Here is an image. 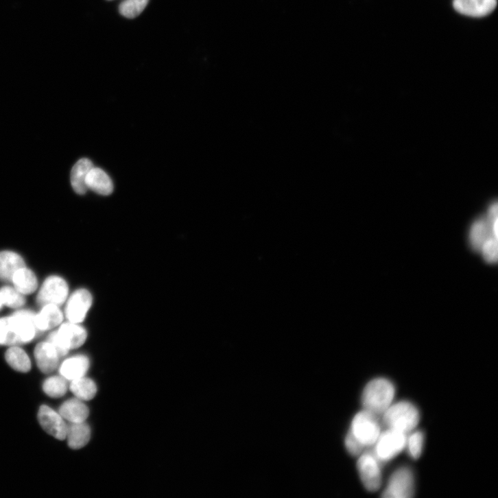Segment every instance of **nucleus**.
I'll use <instances>...</instances> for the list:
<instances>
[{
    "label": "nucleus",
    "mask_w": 498,
    "mask_h": 498,
    "mask_svg": "<svg viewBox=\"0 0 498 498\" xmlns=\"http://www.w3.org/2000/svg\"><path fill=\"white\" fill-rule=\"evenodd\" d=\"M86 186L96 193L108 196L112 193L114 185L110 176L102 169L94 167L90 171L87 179Z\"/></svg>",
    "instance_id": "18"
},
{
    "label": "nucleus",
    "mask_w": 498,
    "mask_h": 498,
    "mask_svg": "<svg viewBox=\"0 0 498 498\" xmlns=\"http://www.w3.org/2000/svg\"><path fill=\"white\" fill-rule=\"evenodd\" d=\"M93 163L87 158L78 161L73 166L71 172V185L74 192L78 195H84L88 191L86 179L93 168Z\"/></svg>",
    "instance_id": "15"
},
{
    "label": "nucleus",
    "mask_w": 498,
    "mask_h": 498,
    "mask_svg": "<svg viewBox=\"0 0 498 498\" xmlns=\"http://www.w3.org/2000/svg\"><path fill=\"white\" fill-rule=\"evenodd\" d=\"M46 394L52 398L63 396L67 391L66 379L62 377H51L45 381L43 386Z\"/></svg>",
    "instance_id": "27"
},
{
    "label": "nucleus",
    "mask_w": 498,
    "mask_h": 498,
    "mask_svg": "<svg viewBox=\"0 0 498 498\" xmlns=\"http://www.w3.org/2000/svg\"><path fill=\"white\" fill-rule=\"evenodd\" d=\"M406 434L392 429L381 434L375 444V456L379 461H388L406 446Z\"/></svg>",
    "instance_id": "6"
},
{
    "label": "nucleus",
    "mask_w": 498,
    "mask_h": 498,
    "mask_svg": "<svg viewBox=\"0 0 498 498\" xmlns=\"http://www.w3.org/2000/svg\"><path fill=\"white\" fill-rule=\"evenodd\" d=\"M497 7V0H453V8L464 16L481 18L491 14Z\"/></svg>",
    "instance_id": "12"
},
{
    "label": "nucleus",
    "mask_w": 498,
    "mask_h": 498,
    "mask_svg": "<svg viewBox=\"0 0 498 498\" xmlns=\"http://www.w3.org/2000/svg\"><path fill=\"white\" fill-rule=\"evenodd\" d=\"M92 304L93 296L88 290H77L67 302L65 316L69 322L78 324L85 320Z\"/></svg>",
    "instance_id": "10"
},
{
    "label": "nucleus",
    "mask_w": 498,
    "mask_h": 498,
    "mask_svg": "<svg viewBox=\"0 0 498 498\" xmlns=\"http://www.w3.org/2000/svg\"><path fill=\"white\" fill-rule=\"evenodd\" d=\"M425 437L422 432H414L406 440L408 451L410 456L414 459H418L423 453Z\"/></svg>",
    "instance_id": "29"
},
{
    "label": "nucleus",
    "mask_w": 498,
    "mask_h": 498,
    "mask_svg": "<svg viewBox=\"0 0 498 498\" xmlns=\"http://www.w3.org/2000/svg\"><path fill=\"white\" fill-rule=\"evenodd\" d=\"M109 1H111V0H109Z\"/></svg>",
    "instance_id": "32"
},
{
    "label": "nucleus",
    "mask_w": 498,
    "mask_h": 498,
    "mask_svg": "<svg viewBox=\"0 0 498 498\" xmlns=\"http://www.w3.org/2000/svg\"><path fill=\"white\" fill-rule=\"evenodd\" d=\"M88 334L86 330L77 323H64L47 339L57 351L60 357L67 355L72 349L80 348L85 344Z\"/></svg>",
    "instance_id": "4"
},
{
    "label": "nucleus",
    "mask_w": 498,
    "mask_h": 498,
    "mask_svg": "<svg viewBox=\"0 0 498 498\" xmlns=\"http://www.w3.org/2000/svg\"><path fill=\"white\" fill-rule=\"evenodd\" d=\"M15 288L22 294H31L38 288V280L34 273L25 267L18 270L13 276Z\"/></svg>",
    "instance_id": "22"
},
{
    "label": "nucleus",
    "mask_w": 498,
    "mask_h": 498,
    "mask_svg": "<svg viewBox=\"0 0 498 498\" xmlns=\"http://www.w3.org/2000/svg\"><path fill=\"white\" fill-rule=\"evenodd\" d=\"M3 305V304L1 301V300H0V308H1Z\"/></svg>",
    "instance_id": "31"
},
{
    "label": "nucleus",
    "mask_w": 498,
    "mask_h": 498,
    "mask_svg": "<svg viewBox=\"0 0 498 498\" xmlns=\"http://www.w3.org/2000/svg\"><path fill=\"white\" fill-rule=\"evenodd\" d=\"M62 319V313L58 306L47 305L43 307L40 313L36 315L35 324L38 330L47 331L59 325Z\"/></svg>",
    "instance_id": "21"
},
{
    "label": "nucleus",
    "mask_w": 498,
    "mask_h": 498,
    "mask_svg": "<svg viewBox=\"0 0 498 498\" xmlns=\"http://www.w3.org/2000/svg\"><path fill=\"white\" fill-rule=\"evenodd\" d=\"M59 414L63 419L70 423H79L85 422L90 414L88 406L78 399H71L66 401L60 407Z\"/></svg>",
    "instance_id": "16"
},
{
    "label": "nucleus",
    "mask_w": 498,
    "mask_h": 498,
    "mask_svg": "<svg viewBox=\"0 0 498 498\" xmlns=\"http://www.w3.org/2000/svg\"><path fill=\"white\" fill-rule=\"evenodd\" d=\"M90 368V361L86 356H75L64 361L60 367V375L73 381L85 377Z\"/></svg>",
    "instance_id": "17"
},
{
    "label": "nucleus",
    "mask_w": 498,
    "mask_h": 498,
    "mask_svg": "<svg viewBox=\"0 0 498 498\" xmlns=\"http://www.w3.org/2000/svg\"><path fill=\"white\" fill-rule=\"evenodd\" d=\"M38 420L48 434L59 440L66 439L67 425L59 413L47 405H41L38 412Z\"/></svg>",
    "instance_id": "11"
},
{
    "label": "nucleus",
    "mask_w": 498,
    "mask_h": 498,
    "mask_svg": "<svg viewBox=\"0 0 498 498\" xmlns=\"http://www.w3.org/2000/svg\"><path fill=\"white\" fill-rule=\"evenodd\" d=\"M0 300L11 308H19L25 305V298L16 288L4 287L0 289Z\"/></svg>",
    "instance_id": "28"
},
{
    "label": "nucleus",
    "mask_w": 498,
    "mask_h": 498,
    "mask_svg": "<svg viewBox=\"0 0 498 498\" xmlns=\"http://www.w3.org/2000/svg\"><path fill=\"white\" fill-rule=\"evenodd\" d=\"M346 447L348 451L354 456L361 454L365 449L351 434H348L345 440Z\"/></svg>",
    "instance_id": "30"
},
{
    "label": "nucleus",
    "mask_w": 498,
    "mask_h": 498,
    "mask_svg": "<svg viewBox=\"0 0 498 498\" xmlns=\"http://www.w3.org/2000/svg\"><path fill=\"white\" fill-rule=\"evenodd\" d=\"M69 293L67 283L58 276H51L45 280L37 296V303L44 307L47 305H62Z\"/></svg>",
    "instance_id": "7"
},
{
    "label": "nucleus",
    "mask_w": 498,
    "mask_h": 498,
    "mask_svg": "<svg viewBox=\"0 0 498 498\" xmlns=\"http://www.w3.org/2000/svg\"><path fill=\"white\" fill-rule=\"evenodd\" d=\"M150 0H124L119 5V13L128 19L140 16L147 6Z\"/></svg>",
    "instance_id": "26"
},
{
    "label": "nucleus",
    "mask_w": 498,
    "mask_h": 498,
    "mask_svg": "<svg viewBox=\"0 0 498 498\" xmlns=\"http://www.w3.org/2000/svg\"><path fill=\"white\" fill-rule=\"evenodd\" d=\"M395 394V388L389 380L375 379L369 382L362 394L364 410L375 416L383 414L391 405Z\"/></svg>",
    "instance_id": "2"
},
{
    "label": "nucleus",
    "mask_w": 498,
    "mask_h": 498,
    "mask_svg": "<svg viewBox=\"0 0 498 498\" xmlns=\"http://www.w3.org/2000/svg\"><path fill=\"white\" fill-rule=\"evenodd\" d=\"M383 424L388 429L402 432L412 431L420 422L418 409L407 401L391 405L383 414Z\"/></svg>",
    "instance_id": "3"
},
{
    "label": "nucleus",
    "mask_w": 498,
    "mask_h": 498,
    "mask_svg": "<svg viewBox=\"0 0 498 498\" xmlns=\"http://www.w3.org/2000/svg\"><path fill=\"white\" fill-rule=\"evenodd\" d=\"M348 433L364 448L374 445L381 434L377 417L366 410L359 412L355 415Z\"/></svg>",
    "instance_id": "5"
},
{
    "label": "nucleus",
    "mask_w": 498,
    "mask_h": 498,
    "mask_svg": "<svg viewBox=\"0 0 498 498\" xmlns=\"http://www.w3.org/2000/svg\"><path fill=\"white\" fill-rule=\"evenodd\" d=\"M6 361L16 371L28 372L32 368V363L28 355L18 346H12L6 353Z\"/></svg>",
    "instance_id": "24"
},
{
    "label": "nucleus",
    "mask_w": 498,
    "mask_h": 498,
    "mask_svg": "<svg viewBox=\"0 0 498 498\" xmlns=\"http://www.w3.org/2000/svg\"><path fill=\"white\" fill-rule=\"evenodd\" d=\"M361 479L367 490H379L381 484V472L378 459L371 453L361 455L357 462Z\"/></svg>",
    "instance_id": "9"
},
{
    "label": "nucleus",
    "mask_w": 498,
    "mask_h": 498,
    "mask_svg": "<svg viewBox=\"0 0 498 498\" xmlns=\"http://www.w3.org/2000/svg\"><path fill=\"white\" fill-rule=\"evenodd\" d=\"M497 206L496 201L490 202L471 222L467 230L469 248L489 265L495 264L498 258Z\"/></svg>",
    "instance_id": "1"
},
{
    "label": "nucleus",
    "mask_w": 498,
    "mask_h": 498,
    "mask_svg": "<svg viewBox=\"0 0 498 498\" xmlns=\"http://www.w3.org/2000/svg\"><path fill=\"white\" fill-rule=\"evenodd\" d=\"M25 267L23 259L12 252H0V281H12L15 273Z\"/></svg>",
    "instance_id": "20"
},
{
    "label": "nucleus",
    "mask_w": 498,
    "mask_h": 498,
    "mask_svg": "<svg viewBox=\"0 0 498 498\" xmlns=\"http://www.w3.org/2000/svg\"><path fill=\"white\" fill-rule=\"evenodd\" d=\"M91 438V428L85 422L67 425L66 438L71 449L77 450L84 447L90 442Z\"/></svg>",
    "instance_id": "19"
},
{
    "label": "nucleus",
    "mask_w": 498,
    "mask_h": 498,
    "mask_svg": "<svg viewBox=\"0 0 498 498\" xmlns=\"http://www.w3.org/2000/svg\"><path fill=\"white\" fill-rule=\"evenodd\" d=\"M34 355L38 368L45 374L54 371L60 358L56 348L48 342L39 344L35 348Z\"/></svg>",
    "instance_id": "14"
},
{
    "label": "nucleus",
    "mask_w": 498,
    "mask_h": 498,
    "mask_svg": "<svg viewBox=\"0 0 498 498\" xmlns=\"http://www.w3.org/2000/svg\"><path fill=\"white\" fill-rule=\"evenodd\" d=\"M21 344L10 316L0 319V345L18 346Z\"/></svg>",
    "instance_id": "25"
},
{
    "label": "nucleus",
    "mask_w": 498,
    "mask_h": 498,
    "mask_svg": "<svg viewBox=\"0 0 498 498\" xmlns=\"http://www.w3.org/2000/svg\"><path fill=\"white\" fill-rule=\"evenodd\" d=\"M414 492L413 474L410 469L403 467L392 474L382 497L386 498H407L412 497Z\"/></svg>",
    "instance_id": "8"
},
{
    "label": "nucleus",
    "mask_w": 498,
    "mask_h": 498,
    "mask_svg": "<svg viewBox=\"0 0 498 498\" xmlns=\"http://www.w3.org/2000/svg\"><path fill=\"white\" fill-rule=\"evenodd\" d=\"M36 315L29 311H19L10 316L16 333L22 342H32L36 335Z\"/></svg>",
    "instance_id": "13"
},
{
    "label": "nucleus",
    "mask_w": 498,
    "mask_h": 498,
    "mask_svg": "<svg viewBox=\"0 0 498 498\" xmlns=\"http://www.w3.org/2000/svg\"><path fill=\"white\" fill-rule=\"evenodd\" d=\"M69 388L75 397L82 401L93 399L97 392L95 381L85 377L71 381Z\"/></svg>",
    "instance_id": "23"
}]
</instances>
